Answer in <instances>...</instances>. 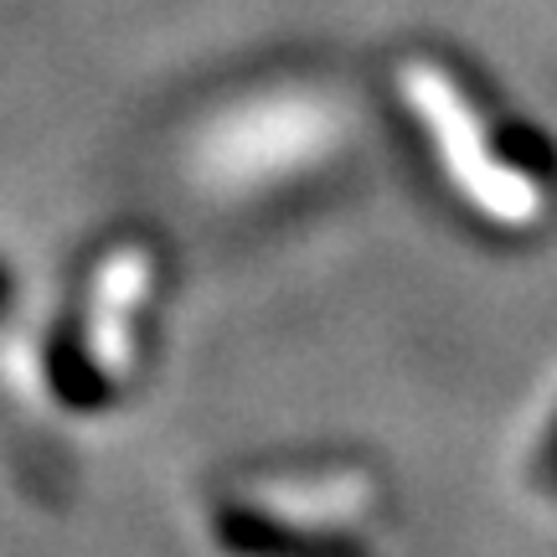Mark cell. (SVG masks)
Returning <instances> with one entry per match:
<instances>
[{
  "mask_svg": "<svg viewBox=\"0 0 557 557\" xmlns=\"http://www.w3.org/2000/svg\"><path fill=\"white\" fill-rule=\"evenodd\" d=\"M150 289V259L139 248H124L103 263L99 274V305H94V357L109 367V372H124L129 361V336H124V320H129V305Z\"/></svg>",
  "mask_w": 557,
  "mask_h": 557,
  "instance_id": "2",
  "label": "cell"
},
{
  "mask_svg": "<svg viewBox=\"0 0 557 557\" xmlns=\"http://www.w3.org/2000/svg\"><path fill=\"white\" fill-rule=\"evenodd\" d=\"M398 83L408 109L434 139L444 176L455 181L459 197L470 201L475 212H485L491 222H500V227H532L542 218V186L491 150V135L480 124L475 103L459 94V83L429 58L408 62Z\"/></svg>",
  "mask_w": 557,
  "mask_h": 557,
  "instance_id": "1",
  "label": "cell"
}]
</instances>
